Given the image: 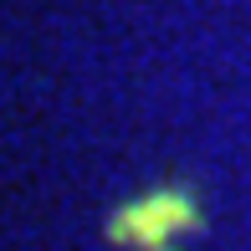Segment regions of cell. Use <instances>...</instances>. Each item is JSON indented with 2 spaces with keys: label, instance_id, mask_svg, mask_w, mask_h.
I'll use <instances>...</instances> for the list:
<instances>
[{
  "label": "cell",
  "instance_id": "obj_1",
  "mask_svg": "<svg viewBox=\"0 0 251 251\" xmlns=\"http://www.w3.org/2000/svg\"><path fill=\"white\" fill-rule=\"evenodd\" d=\"M123 215H133V221H144V226H113V236H118V241L159 246V236H169V231H179V226L195 221V205H190L185 190H159L154 200L133 205V210H123Z\"/></svg>",
  "mask_w": 251,
  "mask_h": 251
}]
</instances>
